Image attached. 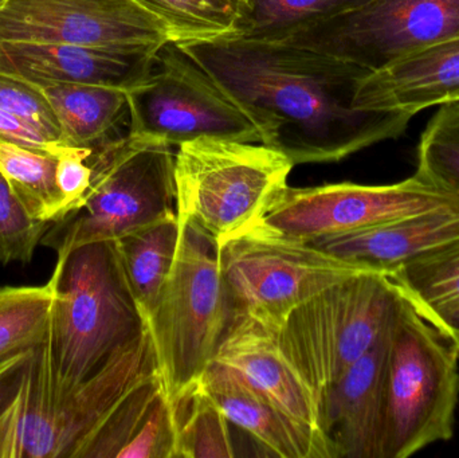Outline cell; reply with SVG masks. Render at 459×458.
<instances>
[{
	"label": "cell",
	"mask_w": 459,
	"mask_h": 458,
	"mask_svg": "<svg viewBox=\"0 0 459 458\" xmlns=\"http://www.w3.org/2000/svg\"><path fill=\"white\" fill-rule=\"evenodd\" d=\"M169 402L177 428V458L237 457L231 424L201 379Z\"/></svg>",
	"instance_id": "cell-24"
},
{
	"label": "cell",
	"mask_w": 459,
	"mask_h": 458,
	"mask_svg": "<svg viewBox=\"0 0 459 458\" xmlns=\"http://www.w3.org/2000/svg\"><path fill=\"white\" fill-rule=\"evenodd\" d=\"M367 0H251L250 15L240 35L274 40L288 32L356 7Z\"/></svg>",
	"instance_id": "cell-28"
},
{
	"label": "cell",
	"mask_w": 459,
	"mask_h": 458,
	"mask_svg": "<svg viewBox=\"0 0 459 458\" xmlns=\"http://www.w3.org/2000/svg\"><path fill=\"white\" fill-rule=\"evenodd\" d=\"M453 339H455V344H457L458 347V352H459V336H452Z\"/></svg>",
	"instance_id": "cell-35"
},
{
	"label": "cell",
	"mask_w": 459,
	"mask_h": 458,
	"mask_svg": "<svg viewBox=\"0 0 459 458\" xmlns=\"http://www.w3.org/2000/svg\"><path fill=\"white\" fill-rule=\"evenodd\" d=\"M93 151L94 148L73 147L64 155L58 156L56 180L64 201L65 217L72 214L82 204L91 188L93 177Z\"/></svg>",
	"instance_id": "cell-33"
},
{
	"label": "cell",
	"mask_w": 459,
	"mask_h": 458,
	"mask_svg": "<svg viewBox=\"0 0 459 458\" xmlns=\"http://www.w3.org/2000/svg\"><path fill=\"white\" fill-rule=\"evenodd\" d=\"M93 177L82 204L51 223L43 246L56 255L113 242L177 212L175 152L128 134L94 148Z\"/></svg>",
	"instance_id": "cell-6"
},
{
	"label": "cell",
	"mask_w": 459,
	"mask_h": 458,
	"mask_svg": "<svg viewBox=\"0 0 459 458\" xmlns=\"http://www.w3.org/2000/svg\"><path fill=\"white\" fill-rule=\"evenodd\" d=\"M164 392L159 371L148 376L131 393L94 438L86 458H118L136 435L159 395Z\"/></svg>",
	"instance_id": "cell-30"
},
{
	"label": "cell",
	"mask_w": 459,
	"mask_h": 458,
	"mask_svg": "<svg viewBox=\"0 0 459 458\" xmlns=\"http://www.w3.org/2000/svg\"><path fill=\"white\" fill-rule=\"evenodd\" d=\"M178 43L207 42L245 31L251 0H134Z\"/></svg>",
	"instance_id": "cell-23"
},
{
	"label": "cell",
	"mask_w": 459,
	"mask_h": 458,
	"mask_svg": "<svg viewBox=\"0 0 459 458\" xmlns=\"http://www.w3.org/2000/svg\"><path fill=\"white\" fill-rule=\"evenodd\" d=\"M415 174L459 198V101L441 105L426 126Z\"/></svg>",
	"instance_id": "cell-27"
},
{
	"label": "cell",
	"mask_w": 459,
	"mask_h": 458,
	"mask_svg": "<svg viewBox=\"0 0 459 458\" xmlns=\"http://www.w3.org/2000/svg\"><path fill=\"white\" fill-rule=\"evenodd\" d=\"M212 363L234 374L302 427L325 436L320 398L281 349L277 331L235 315Z\"/></svg>",
	"instance_id": "cell-14"
},
{
	"label": "cell",
	"mask_w": 459,
	"mask_h": 458,
	"mask_svg": "<svg viewBox=\"0 0 459 458\" xmlns=\"http://www.w3.org/2000/svg\"><path fill=\"white\" fill-rule=\"evenodd\" d=\"M56 160L50 153L0 140V172L32 218L50 225L65 217L56 180Z\"/></svg>",
	"instance_id": "cell-25"
},
{
	"label": "cell",
	"mask_w": 459,
	"mask_h": 458,
	"mask_svg": "<svg viewBox=\"0 0 459 458\" xmlns=\"http://www.w3.org/2000/svg\"><path fill=\"white\" fill-rule=\"evenodd\" d=\"M0 140L40 151V152L50 153L56 158L73 148L70 145L56 144V143L51 142L39 129L30 125L29 123L16 117L15 115L3 108H0Z\"/></svg>",
	"instance_id": "cell-34"
},
{
	"label": "cell",
	"mask_w": 459,
	"mask_h": 458,
	"mask_svg": "<svg viewBox=\"0 0 459 458\" xmlns=\"http://www.w3.org/2000/svg\"><path fill=\"white\" fill-rule=\"evenodd\" d=\"M0 40L155 54L171 39L134 0H0Z\"/></svg>",
	"instance_id": "cell-13"
},
{
	"label": "cell",
	"mask_w": 459,
	"mask_h": 458,
	"mask_svg": "<svg viewBox=\"0 0 459 458\" xmlns=\"http://www.w3.org/2000/svg\"><path fill=\"white\" fill-rule=\"evenodd\" d=\"M452 336H459V333H455V335H452Z\"/></svg>",
	"instance_id": "cell-36"
},
{
	"label": "cell",
	"mask_w": 459,
	"mask_h": 458,
	"mask_svg": "<svg viewBox=\"0 0 459 458\" xmlns=\"http://www.w3.org/2000/svg\"><path fill=\"white\" fill-rule=\"evenodd\" d=\"M288 156L261 143L201 137L175 153L178 217L218 246L255 226L288 187Z\"/></svg>",
	"instance_id": "cell-7"
},
{
	"label": "cell",
	"mask_w": 459,
	"mask_h": 458,
	"mask_svg": "<svg viewBox=\"0 0 459 458\" xmlns=\"http://www.w3.org/2000/svg\"><path fill=\"white\" fill-rule=\"evenodd\" d=\"M294 166L334 163L398 139L412 116L356 108L368 70L310 48L245 35L179 43Z\"/></svg>",
	"instance_id": "cell-1"
},
{
	"label": "cell",
	"mask_w": 459,
	"mask_h": 458,
	"mask_svg": "<svg viewBox=\"0 0 459 458\" xmlns=\"http://www.w3.org/2000/svg\"><path fill=\"white\" fill-rule=\"evenodd\" d=\"M50 102L64 142L70 147L96 148L124 136L118 126L128 117L123 89L88 83L37 85Z\"/></svg>",
	"instance_id": "cell-20"
},
{
	"label": "cell",
	"mask_w": 459,
	"mask_h": 458,
	"mask_svg": "<svg viewBox=\"0 0 459 458\" xmlns=\"http://www.w3.org/2000/svg\"><path fill=\"white\" fill-rule=\"evenodd\" d=\"M155 54L59 43L0 40V74L43 83H88L129 91L150 74Z\"/></svg>",
	"instance_id": "cell-16"
},
{
	"label": "cell",
	"mask_w": 459,
	"mask_h": 458,
	"mask_svg": "<svg viewBox=\"0 0 459 458\" xmlns=\"http://www.w3.org/2000/svg\"><path fill=\"white\" fill-rule=\"evenodd\" d=\"M126 93L128 134L140 142L174 148L215 137L262 144L255 121L175 40L156 51L148 77Z\"/></svg>",
	"instance_id": "cell-9"
},
{
	"label": "cell",
	"mask_w": 459,
	"mask_h": 458,
	"mask_svg": "<svg viewBox=\"0 0 459 458\" xmlns=\"http://www.w3.org/2000/svg\"><path fill=\"white\" fill-rule=\"evenodd\" d=\"M387 333L321 394V429L334 458H382Z\"/></svg>",
	"instance_id": "cell-15"
},
{
	"label": "cell",
	"mask_w": 459,
	"mask_h": 458,
	"mask_svg": "<svg viewBox=\"0 0 459 458\" xmlns=\"http://www.w3.org/2000/svg\"><path fill=\"white\" fill-rule=\"evenodd\" d=\"M458 35L459 0H367L274 40L375 72Z\"/></svg>",
	"instance_id": "cell-11"
},
{
	"label": "cell",
	"mask_w": 459,
	"mask_h": 458,
	"mask_svg": "<svg viewBox=\"0 0 459 458\" xmlns=\"http://www.w3.org/2000/svg\"><path fill=\"white\" fill-rule=\"evenodd\" d=\"M220 271L232 316L278 333L297 307L363 269L255 225L220 245Z\"/></svg>",
	"instance_id": "cell-10"
},
{
	"label": "cell",
	"mask_w": 459,
	"mask_h": 458,
	"mask_svg": "<svg viewBox=\"0 0 459 458\" xmlns=\"http://www.w3.org/2000/svg\"><path fill=\"white\" fill-rule=\"evenodd\" d=\"M453 207H459L457 196L414 174L394 185L288 186L256 225L281 236L313 241Z\"/></svg>",
	"instance_id": "cell-12"
},
{
	"label": "cell",
	"mask_w": 459,
	"mask_h": 458,
	"mask_svg": "<svg viewBox=\"0 0 459 458\" xmlns=\"http://www.w3.org/2000/svg\"><path fill=\"white\" fill-rule=\"evenodd\" d=\"M118 458H177V428L166 393L159 395L147 419Z\"/></svg>",
	"instance_id": "cell-32"
},
{
	"label": "cell",
	"mask_w": 459,
	"mask_h": 458,
	"mask_svg": "<svg viewBox=\"0 0 459 458\" xmlns=\"http://www.w3.org/2000/svg\"><path fill=\"white\" fill-rule=\"evenodd\" d=\"M53 346L59 376L77 386L144 328L113 242L56 255Z\"/></svg>",
	"instance_id": "cell-4"
},
{
	"label": "cell",
	"mask_w": 459,
	"mask_h": 458,
	"mask_svg": "<svg viewBox=\"0 0 459 458\" xmlns=\"http://www.w3.org/2000/svg\"><path fill=\"white\" fill-rule=\"evenodd\" d=\"M179 241L178 212L113 241L121 273L144 322L171 274Z\"/></svg>",
	"instance_id": "cell-21"
},
{
	"label": "cell",
	"mask_w": 459,
	"mask_h": 458,
	"mask_svg": "<svg viewBox=\"0 0 459 458\" xmlns=\"http://www.w3.org/2000/svg\"><path fill=\"white\" fill-rule=\"evenodd\" d=\"M459 101V35L369 72L356 91V108L415 116Z\"/></svg>",
	"instance_id": "cell-18"
},
{
	"label": "cell",
	"mask_w": 459,
	"mask_h": 458,
	"mask_svg": "<svg viewBox=\"0 0 459 458\" xmlns=\"http://www.w3.org/2000/svg\"><path fill=\"white\" fill-rule=\"evenodd\" d=\"M458 241L459 207H453L307 242L350 265L388 277L411 261Z\"/></svg>",
	"instance_id": "cell-17"
},
{
	"label": "cell",
	"mask_w": 459,
	"mask_h": 458,
	"mask_svg": "<svg viewBox=\"0 0 459 458\" xmlns=\"http://www.w3.org/2000/svg\"><path fill=\"white\" fill-rule=\"evenodd\" d=\"M156 371L147 330L77 386H67L59 376L53 331L39 343L4 355L0 458H86L110 417Z\"/></svg>",
	"instance_id": "cell-2"
},
{
	"label": "cell",
	"mask_w": 459,
	"mask_h": 458,
	"mask_svg": "<svg viewBox=\"0 0 459 458\" xmlns=\"http://www.w3.org/2000/svg\"><path fill=\"white\" fill-rule=\"evenodd\" d=\"M56 293L54 274L37 287H0V358L50 333Z\"/></svg>",
	"instance_id": "cell-26"
},
{
	"label": "cell",
	"mask_w": 459,
	"mask_h": 458,
	"mask_svg": "<svg viewBox=\"0 0 459 458\" xmlns=\"http://www.w3.org/2000/svg\"><path fill=\"white\" fill-rule=\"evenodd\" d=\"M401 298L390 277L355 272L289 315L281 349L320 398L385 333Z\"/></svg>",
	"instance_id": "cell-8"
},
{
	"label": "cell",
	"mask_w": 459,
	"mask_h": 458,
	"mask_svg": "<svg viewBox=\"0 0 459 458\" xmlns=\"http://www.w3.org/2000/svg\"><path fill=\"white\" fill-rule=\"evenodd\" d=\"M0 108L39 129L51 142L67 145L50 102L34 83L0 74Z\"/></svg>",
	"instance_id": "cell-31"
},
{
	"label": "cell",
	"mask_w": 459,
	"mask_h": 458,
	"mask_svg": "<svg viewBox=\"0 0 459 458\" xmlns=\"http://www.w3.org/2000/svg\"><path fill=\"white\" fill-rule=\"evenodd\" d=\"M388 277L423 319L449 336L459 333V241L411 261Z\"/></svg>",
	"instance_id": "cell-22"
},
{
	"label": "cell",
	"mask_w": 459,
	"mask_h": 458,
	"mask_svg": "<svg viewBox=\"0 0 459 458\" xmlns=\"http://www.w3.org/2000/svg\"><path fill=\"white\" fill-rule=\"evenodd\" d=\"M459 352L455 339L402 296L391 317L383 389L382 458H407L455 436Z\"/></svg>",
	"instance_id": "cell-3"
},
{
	"label": "cell",
	"mask_w": 459,
	"mask_h": 458,
	"mask_svg": "<svg viewBox=\"0 0 459 458\" xmlns=\"http://www.w3.org/2000/svg\"><path fill=\"white\" fill-rule=\"evenodd\" d=\"M201 382L217 401L230 424L251 436L270 456L334 458L325 436L294 421L226 368L212 363Z\"/></svg>",
	"instance_id": "cell-19"
},
{
	"label": "cell",
	"mask_w": 459,
	"mask_h": 458,
	"mask_svg": "<svg viewBox=\"0 0 459 458\" xmlns=\"http://www.w3.org/2000/svg\"><path fill=\"white\" fill-rule=\"evenodd\" d=\"M179 220L174 268L145 322L169 401L204 376L232 317L220 246L190 220Z\"/></svg>",
	"instance_id": "cell-5"
},
{
	"label": "cell",
	"mask_w": 459,
	"mask_h": 458,
	"mask_svg": "<svg viewBox=\"0 0 459 458\" xmlns=\"http://www.w3.org/2000/svg\"><path fill=\"white\" fill-rule=\"evenodd\" d=\"M48 228L32 218L0 172V265L31 263Z\"/></svg>",
	"instance_id": "cell-29"
}]
</instances>
